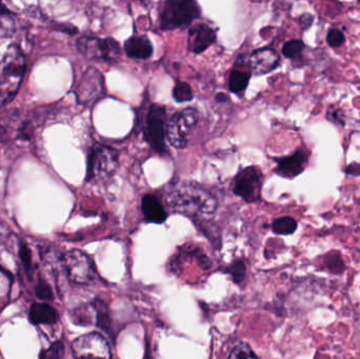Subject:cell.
<instances>
[{
    "label": "cell",
    "instance_id": "cell-3",
    "mask_svg": "<svg viewBox=\"0 0 360 359\" xmlns=\"http://www.w3.org/2000/svg\"><path fill=\"white\" fill-rule=\"evenodd\" d=\"M201 8L194 0H170L160 11V29L164 31L184 29L200 17Z\"/></svg>",
    "mask_w": 360,
    "mask_h": 359
},
{
    "label": "cell",
    "instance_id": "cell-22",
    "mask_svg": "<svg viewBox=\"0 0 360 359\" xmlns=\"http://www.w3.org/2000/svg\"><path fill=\"white\" fill-rule=\"evenodd\" d=\"M228 359H258L257 356L254 353L253 350L251 349L247 344H240L234 348L231 352L230 356Z\"/></svg>",
    "mask_w": 360,
    "mask_h": 359
},
{
    "label": "cell",
    "instance_id": "cell-20",
    "mask_svg": "<svg viewBox=\"0 0 360 359\" xmlns=\"http://www.w3.org/2000/svg\"><path fill=\"white\" fill-rule=\"evenodd\" d=\"M173 98L179 103H188V101L192 100L193 92L190 84L184 81L177 82L174 89H173Z\"/></svg>",
    "mask_w": 360,
    "mask_h": 359
},
{
    "label": "cell",
    "instance_id": "cell-8",
    "mask_svg": "<svg viewBox=\"0 0 360 359\" xmlns=\"http://www.w3.org/2000/svg\"><path fill=\"white\" fill-rule=\"evenodd\" d=\"M63 266L68 278L74 284H90L96 278L92 261L82 251L74 249L65 253L63 256Z\"/></svg>",
    "mask_w": 360,
    "mask_h": 359
},
{
    "label": "cell",
    "instance_id": "cell-27",
    "mask_svg": "<svg viewBox=\"0 0 360 359\" xmlns=\"http://www.w3.org/2000/svg\"><path fill=\"white\" fill-rule=\"evenodd\" d=\"M313 21H314V17L311 14L302 15L300 18V25L304 30L309 29L312 25Z\"/></svg>",
    "mask_w": 360,
    "mask_h": 359
},
{
    "label": "cell",
    "instance_id": "cell-28",
    "mask_svg": "<svg viewBox=\"0 0 360 359\" xmlns=\"http://www.w3.org/2000/svg\"><path fill=\"white\" fill-rule=\"evenodd\" d=\"M37 294L39 299H49L51 294L50 288L46 285H40L37 289Z\"/></svg>",
    "mask_w": 360,
    "mask_h": 359
},
{
    "label": "cell",
    "instance_id": "cell-14",
    "mask_svg": "<svg viewBox=\"0 0 360 359\" xmlns=\"http://www.w3.org/2000/svg\"><path fill=\"white\" fill-rule=\"evenodd\" d=\"M216 33L209 25H194L188 31V48L195 54H201L215 42Z\"/></svg>",
    "mask_w": 360,
    "mask_h": 359
},
{
    "label": "cell",
    "instance_id": "cell-15",
    "mask_svg": "<svg viewBox=\"0 0 360 359\" xmlns=\"http://www.w3.org/2000/svg\"><path fill=\"white\" fill-rule=\"evenodd\" d=\"M124 52L133 59L151 58L153 55V46L147 36H132L124 44Z\"/></svg>",
    "mask_w": 360,
    "mask_h": 359
},
{
    "label": "cell",
    "instance_id": "cell-2",
    "mask_svg": "<svg viewBox=\"0 0 360 359\" xmlns=\"http://www.w3.org/2000/svg\"><path fill=\"white\" fill-rule=\"evenodd\" d=\"M25 71V56L17 46H11L0 60V107L14 98Z\"/></svg>",
    "mask_w": 360,
    "mask_h": 359
},
{
    "label": "cell",
    "instance_id": "cell-29",
    "mask_svg": "<svg viewBox=\"0 0 360 359\" xmlns=\"http://www.w3.org/2000/svg\"><path fill=\"white\" fill-rule=\"evenodd\" d=\"M346 173L349 175H353V176H359L360 175V164H350V166L347 167Z\"/></svg>",
    "mask_w": 360,
    "mask_h": 359
},
{
    "label": "cell",
    "instance_id": "cell-9",
    "mask_svg": "<svg viewBox=\"0 0 360 359\" xmlns=\"http://www.w3.org/2000/svg\"><path fill=\"white\" fill-rule=\"evenodd\" d=\"M264 175L257 167H247L239 171L233 181V192L245 202L253 204L260 200Z\"/></svg>",
    "mask_w": 360,
    "mask_h": 359
},
{
    "label": "cell",
    "instance_id": "cell-26",
    "mask_svg": "<svg viewBox=\"0 0 360 359\" xmlns=\"http://www.w3.org/2000/svg\"><path fill=\"white\" fill-rule=\"evenodd\" d=\"M245 265H243L241 261H238V263H235L232 268V275L233 278H234L235 282H240L241 280L245 278Z\"/></svg>",
    "mask_w": 360,
    "mask_h": 359
},
{
    "label": "cell",
    "instance_id": "cell-13",
    "mask_svg": "<svg viewBox=\"0 0 360 359\" xmlns=\"http://www.w3.org/2000/svg\"><path fill=\"white\" fill-rule=\"evenodd\" d=\"M281 63V56L271 48H262L254 51L249 59L251 73L262 76L274 71Z\"/></svg>",
    "mask_w": 360,
    "mask_h": 359
},
{
    "label": "cell",
    "instance_id": "cell-21",
    "mask_svg": "<svg viewBox=\"0 0 360 359\" xmlns=\"http://www.w3.org/2000/svg\"><path fill=\"white\" fill-rule=\"evenodd\" d=\"M304 41L302 40H291V41L285 42L283 46V54L287 58L294 59L297 58L298 56L304 52Z\"/></svg>",
    "mask_w": 360,
    "mask_h": 359
},
{
    "label": "cell",
    "instance_id": "cell-18",
    "mask_svg": "<svg viewBox=\"0 0 360 359\" xmlns=\"http://www.w3.org/2000/svg\"><path fill=\"white\" fill-rule=\"evenodd\" d=\"M250 78H251V74L247 73V72L239 71V70L231 72L230 77H229V89L231 92L237 95L243 94L247 90Z\"/></svg>",
    "mask_w": 360,
    "mask_h": 359
},
{
    "label": "cell",
    "instance_id": "cell-19",
    "mask_svg": "<svg viewBox=\"0 0 360 359\" xmlns=\"http://www.w3.org/2000/svg\"><path fill=\"white\" fill-rule=\"evenodd\" d=\"M272 230L278 235H291L297 230V221L292 217H281L273 221Z\"/></svg>",
    "mask_w": 360,
    "mask_h": 359
},
{
    "label": "cell",
    "instance_id": "cell-1",
    "mask_svg": "<svg viewBox=\"0 0 360 359\" xmlns=\"http://www.w3.org/2000/svg\"><path fill=\"white\" fill-rule=\"evenodd\" d=\"M169 204L175 212L190 217L211 216L217 209V200L209 191L191 181L169 185Z\"/></svg>",
    "mask_w": 360,
    "mask_h": 359
},
{
    "label": "cell",
    "instance_id": "cell-6",
    "mask_svg": "<svg viewBox=\"0 0 360 359\" xmlns=\"http://www.w3.org/2000/svg\"><path fill=\"white\" fill-rule=\"evenodd\" d=\"M167 110L160 105H152L146 116L145 137L156 153H168L167 149Z\"/></svg>",
    "mask_w": 360,
    "mask_h": 359
},
{
    "label": "cell",
    "instance_id": "cell-12",
    "mask_svg": "<svg viewBox=\"0 0 360 359\" xmlns=\"http://www.w3.org/2000/svg\"><path fill=\"white\" fill-rule=\"evenodd\" d=\"M308 159L309 153L304 149H298L292 155L275 158V162L277 164L275 173L283 178H295L304 172L308 164Z\"/></svg>",
    "mask_w": 360,
    "mask_h": 359
},
{
    "label": "cell",
    "instance_id": "cell-17",
    "mask_svg": "<svg viewBox=\"0 0 360 359\" xmlns=\"http://www.w3.org/2000/svg\"><path fill=\"white\" fill-rule=\"evenodd\" d=\"M30 318L36 325H53L57 322L56 310L46 303H34L30 311Z\"/></svg>",
    "mask_w": 360,
    "mask_h": 359
},
{
    "label": "cell",
    "instance_id": "cell-5",
    "mask_svg": "<svg viewBox=\"0 0 360 359\" xmlns=\"http://www.w3.org/2000/svg\"><path fill=\"white\" fill-rule=\"evenodd\" d=\"M198 122V112L194 107H186L176 112L167 124V139L176 149L188 145L191 133Z\"/></svg>",
    "mask_w": 360,
    "mask_h": 359
},
{
    "label": "cell",
    "instance_id": "cell-25",
    "mask_svg": "<svg viewBox=\"0 0 360 359\" xmlns=\"http://www.w3.org/2000/svg\"><path fill=\"white\" fill-rule=\"evenodd\" d=\"M63 347L60 343L51 346L46 352L40 355V359H63Z\"/></svg>",
    "mask_w": 360,
    "mask_h": 359
},
{
    "label": "cell",
    "instance_id": "cell-4",
    "mask_svg": "<svg viewBox=\"0 0 360 359\" xmlns=\"http://www.w3.org/2000/svg\"><path fill=\"white\" fill-rule=\"evenodd\" d=\"M120 152L96 143L89 152L86 181H103L113 176L118 166Z\"/></svg>",
    "mask_w": 360,
    "mask_h": 359
},
{
    "label": "cell",
    "instance_id": "cell-10",
    "mask_svg": "<svg viewBox=\"0 0 360 359\" xmlns=\"http://www.w3.org/2000/svg\"><path fill=\"white\" fill-rule=\"evenodd\" d=\"M78 103L93 105L105 96V78L98 70L89 67L80 78L75 89Z\"/></svg>",
    "mask_w": 360,
    "mask_h": 359
},
{
    "label": "cell",
    "instance_id": "cell-23",
    "mask_svg": "<svg viewBox=\"0 0 360 359\" xmlns=\"http://www.w3.org/2000/svg\"><path fill=\"white\" fill-rule=\"evenodd\" d=\"M326 266L329 271L333 273L340 274L344 272L345 263L340 254L330 255L326 259Z\"/></svg>",
    "mask_w": 360,
    "mask_h": 359
},
{
    "label": "cell",
    "instance_id": "cell-7",
    "mask_svg": "<svg viewBox=\"0 0 360 359\" xmlns=\"http://www.w3.org/2000/svg\"><path fill=\"white\" fill-rule=\"evenodd\" d=\"M77 48L90 60H101L107 63H116L122 54L120 44L113 38L101 39L92 36H84L78 39Z\"/></svg>",
    "mask_w": 360,
    "mask_h": 359
},
{
    "label": "cell",
    "instance_id": "cell-24",
    "mask_svg": "<svg viewBox=\"0 0 360 359\" xmlns=\"http://www.w3.org/2000/svg\"><path fill=\"white\" fill-rule=\"evenodd\" d=\"M345 40H346V37H345L344 33L340 30L331 29L329 33H328L327 42L332 48L342 46L345 44Z\"/></svg>",
    "mask_w": 360,
    "mask_h": 359
},
{
    "label": "cell",
    "instance_id": "cell-30",
    "mask_svg": "<svg viewBox=\"0 0 360 359\" xmlns=\"http://www.w3.org/2000/svg\"><path fill=\"white\" fill-rule=\"evenodd\" d=\"M215 99L217 103H226V101H229L228 95L224 94V93H218L216 95Z\"/></svg>",
    "mask_w": 360,
    "mask_h": 359
},
{
    "label": "cell",
    "instance_id": "cell-16",
    "mask_svg": "<svg viewBox=\"0 0 360 359\" xmlns=\"http://www.w3.org/2000/svg\"><path fill=\"white\" fill-rule=\"evenodd\" d=\"M141 210H143L148 223L160 225V223H165L168 218V213L165 210L162 202L152 194L143 196V200H141Z\"/></svg>",
    "mask_w": 360,
    "mask_h": 359
},
{
    "label": "cell",
    "instance_id": "cell-11",
    "mask_svg": "<svg viewBox=\"0 0 360 359\" xmlns=\"http://www.w3.org/2000/svg\"><path fill=\"white\" fill-rule=\"evenodd\" d=\"M75 359H112L111 348L103 335L89 333L78 337L72 344Z\"/></svg>",
    "mask_w": 360,
    "mask_h": 359
}]
</instances>
